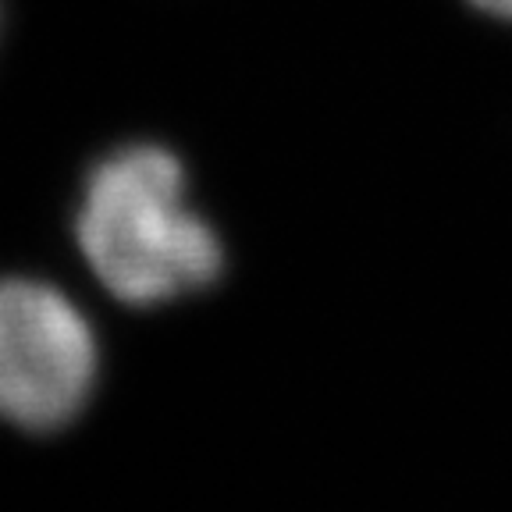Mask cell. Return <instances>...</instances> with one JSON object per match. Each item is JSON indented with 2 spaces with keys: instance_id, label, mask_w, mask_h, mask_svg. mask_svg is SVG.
Segmentation results:
<instances>
[{
  "instance_id": "1",
  "label": "cell",
  "mask_w": 512,
  "mask_h": 512,
  "mask_svg": "<svg viewBox=\"0 0 512 512\" xmlns=\"http://www.w3.org/2000/svg\"><path fill=\"white\" fill-rule=\"evenodd\" d=\"M75 239L100 285L143 310L196 296L224 271L221 235L189 203L182 160L157 143H128L96 160Z\"/></svg>"
},
{
  "instance_id": "2",
  "label": "cell",
  "mask_w": 512,
  "mask_h": 512,
  "mask_svg": "<svg viewBox=\"0 0 512 512\" xmlns=\"http://www.w3.org/2000/svg\"><path fill=\"white\" fill-rule=\"evenodd\" d=\"M100 349L86 313L36 278L0 281V420L61 431L89 406Z\"/></svg>"
},
{
  "instance_id": "3",
  "label": "cell",
  "mask_w": 512,
  "mask_h": 512,
  "mask_svg": "<svg viewBox=\"0 0 512 512\" xmlns=\"http://www.w3.org/2000/svg\"><path fill=\"white\" fill-rule=\"evenodd\" d=\"M470 4L484 11V15L502 18V22H512V0H470Z\"/></svg>"
}]
</instances>
